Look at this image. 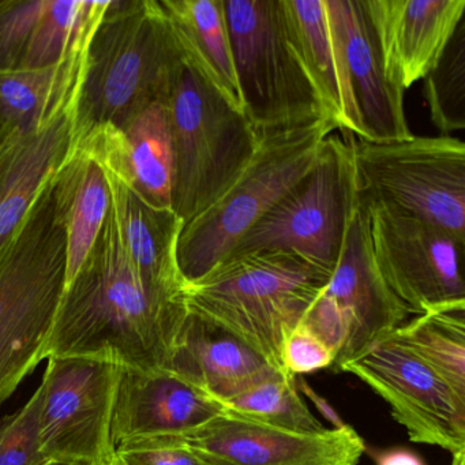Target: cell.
<instances>
[{
  "instance_id": "1f68e13d",
  "label": "cell",
  "mask_w": 465,
  "mask_h": 465,
  "mask_svg": "<svg viewBox=\"0 0 465 465\" xmlns=\"http://www.w3.org/2000/svg\"><path fill=\"white\" fill-rule=\"evenodd\" d=\"M124 465H208L197 453L168 437L143 438L116 446Z\"/></svg>"
},
{
  "instance_id": "4dcf8cb0",
  "label": "cell",
  "mask_w": 465,
  "mask_h": 465,
  "mask_svg": "<svg viewBox=\"0 0 465 465\" xmlns=\"http://www.w3.org/2000/svg\"><path fill=\"white\" fill-rule=\"evenodd\" d=\"M39 404L36 389L25 405L0 421V465H43L48 461L37 440Z\"/></svg>"
},
{
  "instance_id": "44dd1931",
  "label": "cell",
  "mask_w": 465,
  "mask_h": 465,
  "mask_svg": "<svg viewBox=\"0 0 465 465\" xmlns=\"http://www.w3.org/2000/svg\"><path fill=\"white\" fill-rule=\"evenodd\" d=\"M108 5L110 2H91L77 39L58 64L0 73V113L18 133L45 126L77 99L89 45Z\"/></svg>"
},
{
  "instance_id": "6da1fadb",
  "label": "cell",
  "mask_w": 465,
  "mask_h": 465,
  "mask_svg": "<svg viewBox=\"0 0 465 465\" xmlns=\"http://www.w3.org/2000/svg\"><path fill=\"white\" fill-rule=\"evenodd\" d=\"M187 315L184 298L157 292L138 273L111 203L96 244L64 290L45 355L133 371L167 369Z\"/></svg>"
},
{
  "instance_id": "30bf717a",
  "label": "cell",
  "mask_w": 465,
  "mask_h": 465,
  "mask_svg": "<svg viewBox=\"0 0 465 465\" xmlns=\"http://www.w3.org/2000/svg\"><path fill=\"white\" fill-rule=\"evenodd\" d=\"M407 307L383 282L370 239L369 214L359 198L328 284L312 302L301 325L333 353L331 370L340 371L405 323Z\"/></svg>"
},
{
  "instance_id": "e0dca14e",
  "label": "cell",
  "mask_w": 465,
  "mask_h": 465,
  "mask_svg": "<svg viewBox=\"0 0 465 465\" xmlns=\"http://www.w3.org/2000/svg\"><path fill=\"white\" fill-rule=\"evenodd\" d=\"M326 12L344 48L348 80L366 140L413 135L404 113V92L389 81L364 0H325Z\"/></svg>"
},
{
  "instance_id": "8992f818",
  "label": "cell",
  "mask_w": 465,
  "mask_h": 465,
  "mask_svg": "<svg viewBox=\"0 0 465 465\" xmlns=\"http://www.w3.org/2000/svg\"><path fill=\"white\" fill-rule=\"evenodd\" d=\"M168 113L173 211L186 225L230 189L254 156L260 137L246 115L186 55Z\"/></svg>"
},
{
  "instance_id": "7402d4cb",
  "label": "cell",
  "mask_w": 465,
  "mask_h": 465,
  "mask_svg": "<svg viewBox=\"0 0 465 465\" xmlns=\"http://www.w3.org/2000/svg\"><path fill=\"white\" fill-rule=\"evenodd\" d=\"M80 140L92 141L107 153L151 205L173 209V148L168 103L151 105L122 129L104 127Z\"/></svg>"
},
{
  "instance_id": "ba28073f",
  "label": "cell",
  "mask_w": 465,
  "mask_h": 465,
  "mask_svg": "<svg viewBox=\"0 0 465 465\" xmlns=\"http://www.w3.org/2000/svg\"><path fill=\"white\" fill-rule=\"evenodd\" d=\"M359 198L415 217L465 242V143L450 135L356 141Z\"/></svg>"
},
{
  "instance_id": "ac0fdd59",
  "label": "cell",
  "mask_w": 465,
  "mask_h": 465,
  "mask_svg": "<svg viewBox=\"0 0 465 465\" xmlns=\"http://www.w3.org/2000/svg\"><path fill=\"white\" fill-rule=\"evenodd\" d=\"M77 99L45 126L15 133L0 146V260L74 149Z\"/></svg>"
},
{
  "instance_id": "ffe728a7",
  "label": "cell",
  "mask_w": 465,
  "mask_h": 465,
  "mask_svg": "<svg viewBox=\"0 0 465 465\" xmlns=\"http://www.w3.org/2000/svg\"><path fill=\"white\" fill-rule=\"evenodd\" d=\"M167 369L224 404L262 381L284 375L232 334L192 312L184 321Z\"/></svg>"
},
{
  "instance_id": "836d02e7",
  "label": "cell",
  "mask_w": 465,
  "mask_h": 465,
  "mask_svg": "<svg viewBox=\"0 0 465 465\" xmlns=\"http://www.w3.org/2000/svg\"><path fill=\"white\" fill-rule=\"evenodd\" d=\"M296 386H298L299 391H301L302 394H304V396L312 400V404L320 411L321 415L333 426L331 429H342V427L347 426V423L340 418L336 410L329 404L328 400L323 399L321 394H318L303 377H296Z\"/></svg>"
},
{
  "instance_id": "cb8c5ba5",
  "label": "cell",
  "mask_w": 465,
  "mask_h": 465,
  "mask_svg": "<svg viewBox=\"0 0 465 465\" xmlns=\"http://www.w3.org/2000/svg\"><path fill=\"white\" fill-rule=\"evenodd\" d=\"M54 190L66 232V290L104 227L111 192L104 168L94 152L85 143H77L56 175Z\"/></svg>"
},
{
  "instance_id": "484cf974",
  "label": "cell",
  "mask_w": 465,
  "mask_h": 465,
  "mask_svg": "<svg viewBox=\"0 0 465 465\" xmlns=\"http://www.w3.org/2000/svg\"><path fill=\"white\" fill-rule=\"evenodd\" d=\"M393 336L465 397V306L424 312L402 323Z\"/></svg>"
},
{
  "instance_id": "8fae6325",
  "label": "cell",
  "mask_w": 465,
  "mask_h": 465,
  "mask_svg": "<svg viewBox=\"0 0 465 465\" xmlns=\"http://www.w3.org/2000/svg\"><path fill=\"white\" fill-rule=\"evenodd\" d=\"M39 385L37 440L54 461L103 465L115 456L113 416L121 367L85 358H48Z\"/></svg>"
},
{
  "instance_id": "d6a6232c",
  "label": "cell",
  "mask_w": 465,
  "mask_h": 465,
  "mask_svg": "<svg viewBox=\"0 0 465 465\" xmlns=\"http://www.w3.org/2000/svg\"><path fill=\"white\" fill-rule=\"evenodd\" d=\"M333 361L331 350L303 325L296 326L285 339L282 363L285 371L292 377L321 369H331Z\"/></svg>"
},
{
  "instance_id": "8d00e7d4",
  "label": "cell",
  "mask_w": 465,
  "mask_h": 465,
  "mask_svg": "<svg viewBox=\"0 0 465 465\" xmlns=\"http://www.w3.org/2000/svg\"><path fill=\"white\" fill-rule=\"evenodd\" d=\"M451 456H453V459H451L450 465H465V450L457 451Z\"/></svg>"
},
{
  "instance_id": "4fadbf2b",
  "label": "cell",
  "mask_w": 465,
  "mask_h": 465,
  "mask_svg": "<svg viewBox=\"0 0 465 465\" xmlns=\"http://www.w3.org/2000/svg\"><path fill=\"white\" fill-rule=\"evenodd\" d=\"M340 371L356 375L391 407L412 442L465 450V397L459 396L393 333Z\"/></svg>"
},
{
  "instance_id": "277c9868",
  "label": "cell",
  "mask_w": 465,
  "mask_h": 465,
  "mask_svg": "<svg viewBox=\"0 0 465 465\" xmlns=\"http://www.w3.org/2000/svg\"><path fill=\"white\" fill-rule=\"evenodd\" d=\"M54 181L0 260V404L47 359L66 287V232Z\"/></svg>"
},
{
  "instance_id": "9a60e30c",
  "label": "cell",
  "mask_w": 465,
  "mask_h": 465,
  "mask_svg": "<svg viewBox=\"0 0 465 465\" xmlns=\"http://www.w3.org/2000/svg\"><path fill=\"white\" fill-rule=\"evenodd\" d=\"M224 411V402L173 370L121 369L113 416L114 445L186 434Z\"/></svg>"
},
{
  "instance_id": "5b68a950",
  "label": "cell",
  "mask_w": 465,
  "mask_h": 465,
  "mask_svg": "<svg viewBox=\"0 0 465 465\" xmlns=\"http://www.w3.org/2000/svg\"><path fill=\"white\" fill-rule=\"evenodd\" d=\"M336 130L331 118H322L261 135L243 173L182 231L176 255L186 285L230 257L241 239L307 175L323 140Z\"/></svg>"
},
{
  "instance_id": "e575fe53",
  "label": "cell",
  "mask_w": 465,
  "mask_h": 465,
  "mask_svg": "<svg viewBox=\"0 0 465 465\" xmlns=\"http://www.w3.org/2000/svg\"><path fill=\"white\" fill-rule=\"evenodd\" d=\"M371 456L377 465H426L415 451L402 446L374 450Z\"/></svg>"
},
{
  "instance_id": "f546056e",
  "label": "cell",
  "mask_w": 465,
  "mask_h": 465,
  "mask_svg": "<svg viewBox=\"0 0 465 465\" xmlns=\"http://www.w3.org/2000/svg\"><path fill=\"white\" fill-rule=\"evenodd\" d=\"M47 0H0V73L23 69L32 31Z\"/></svg>"
},
{
  "instance_id": "7c38bea8",
  "label": "cell",
  "mask_w": 465,
  "mask_h": 465,
  "mask_svg": "<svg viewBox=\"0 0 465 465\" xmlns=\"http://www.w3.org/2000/svg\"><path fill=\"white\" fill-rule=\"evenodd\" d=\"M364 206L378 271L411 314L465 306V242L386 206Z\"/></svg>"
},
{
  "instance_id": "74e56055",
  "label": "cell",
  "mask_w": 465,
  "mask_h": 465,
  "mask_svg": "<svg viewBox=\"0 0 465 465\" xmlns=\"http://www.w3.org/2000/svg\"><path fill=\"white\" fill-rule=\"evenodd\" d=\"M103 465H124V464H122L121 460H119L118 457H116V453H115V456H114L113 459L108 460V461Z\"/></svg>"
},
{
  "instance_id": "7a4b0ae2",
  "label": "cell",
  "mask_w": 465,
  "mask_h": 465,
  "mask_svg": "<svg viewBox=\"0 0 465 465\" xmlns=\"http://www.w3.org/2000/svg\"><path fill=\"white\" fill-rule=\"evenodd\" d=\"M184 53L160 0L110 2L88 48L75 107V140L122 129L156 103H168Z\"/></svg>"
},
{
  "instance_id": "3957f363",
  "label": "cell",
  "mask_w": 465,
  "mask_h": 465,
  "mask_svg": "<svg viewBox=\"0 0 465 465\" xmlns=\"http://www.w3.org/2000/svg\"><path fill=\"white\" fill-rule=\"evenodd\" d=\"M331 276L290 252L232 255L186 285L184 301L189 312L224 329L290 375L282 363L285 339L301 325Z\"/></svg>"
},
{
  "instance_id": "4316f807",
  "label": "cell",
  "mask_w": 465,
  "mask_h": 465,
  "mask_svg": "<svg viewBox=\"0 0 465 465\" xmlns=\"http://www.w3.org/2000/svg\"><path fill=\"white\" fill-rule=\"evenodd\" d=\"M225 407L258 423L288 431L315 434L326 430L302 399L296 377L279 375L262 381L228 400Z\"/></svg>"
},
{
  "instance_id": "d4e9b609",
  "label": "cell",
  "mask_w": 465,
  "mask_h": 465,
  "mask_svg": "<svg viewBox=\"0 0 465 465\" xmlns=\"http://www.w3.org/2000/svg\"><path fill=\"white\" fill-rule=\"evenodd\" d=\"M184 55L242 110L224 0H160Z\"/></svg>"
},
{
  "instance_id": "d6986e66",
  "label": "cell",
  "mask_w": 465,
  "mask_h": 465,
  "mask_svg": "<svg viewBox=\"0 0 465 465\" xmlns=\"http://www.w3.org/2000/svg\"><path fill=\"white\" fill-rule=\"evenodd\" d=\"M85 143L104 168L119 232L130 260L146 284L171 298H184L178 266V242L184 223L171 208H157L141 197L116 163L89 140Z\"/></svg>"
},
{
  "instance_id": "d590c367",
  "label": "cell",
  "mask_w": 465,
  "mask_h": 465,
  "mask_svg": "<svg viewBox=\"0 0 465 465\" xmlns=\"http://www.w3.org/2000/svg\"><path fill=\"white\" fill-rule=\"evenodd\" d=\"M15 133H18L9 122L6 121L2 113H0V146L4 145L5 141L10 137V135L15 134Z\"/></svg>"
},
{
  "instance_id": "9c48e42d",
  "label": "cell",
  "mask_w": 465,
  "mask_h": 465,
  "mask_svg": "<svg viewBox=\"0 0 465 465\" xmlns=\"http://www.w3.org/2000/svg\"><path fill=\"white\" fill-rule=\"evenodd\" d=\"M358 203L350 141L331 133L312 170L241 239L230 257L290 252L333 273Z\"/></svg>"
},
{
  "instance_id": "f1b7e54d",
  "label": "cell",
  "mask_w": 465,
  "mask_h": 465,
  "mask_svg": "<svg viewBox=\"0 0 465 465\" xmlns=\"http://www.w3.org/2000/svg\"><path fill=\"white\" fill-rule=\"evenodd\" d=\"M89 5L86 0H47L32 31L23 69H43L61 62L85 23Z\"/></svg>"
},
{
  "instance_id": "5bb4252c",
  "label": "cell",
  "mask_w": 465,
  "mask_h": 465,
  "mask_svg": "<svg viewBox=\"0 0 465 465\" xmlns=\"http://www.w3.org/2000/svg\"><path fill=\"white\" fill-rule=\"evenodd\" d=\"M168 438L208 465H358L366 451L350 424L303 434L258 423L228 408L203 426Z\"/></svg>"
},
{
  "instance_id": "2e32d148",
  "label": "cell",
  "mask_w": 465,
  "mask_h": 465,
  "mask_svg": "<svg viewBox=\"0 0 465 465\" xmlns=\"http://www.w3.org/2000/svg\"><path fill=\"white\" fill-rule=\"evenodd\" d=\"M389 81L402 92L434 69L465 15V0H364Z\"/></svg>"
},
{
  "instance_id": "52a82bcc",
  "label": "cell",
  "mask_w": 465,
  "mask_h": 465,
  "mask_svg": "<svg viewBox=\"0 0 465 465\" xmlns=\"http://www.w3.org/2000/svg\"><path fill=\"white\" fill-rule=\"evenodd\" d=\"M224 12L242 110L258 137L331 118L293 42L284 0H224Z\"/></svg>"
},
{
  "instance_id": "603a6c76",
  "label": "cell",
  "mask_w": 465,
  "mask_h": 465,
  "mask_svg": "<svg viewBox=\"0 0 465 465\" xmlns=\"http://www.w3.org/2000/svg\"><path fill=\"white\" fill-rule=\"evenodd\" d=\"M291 35L337 129L366 140L348 80L344 48L325 0H284Z\"/></svg>"
},
{
  "instance_id": "f35d334b",
  "label": "cell",
  "mask_w": 465,
  "mask_h": 465,
  "mask_svg": "<svg viewBox=\"0 0 465 465\" xmlns=\"http://www.w3.org/2000/svg\"><path fill=\"white\" fill-rule=\"evenodd\" d=\"M43 465H78V464H70V462H62V461H54V460H48L47 462H45Z\"/></svg>"
},
{
  "instance_id": "83f0119b",
  "label": "cell",
  "mask_w": 465,
  "mask_h": 465,
  "mask_svg": "<svg viewBox=\"0 0 465 465\" xmlns=\"http://www.w3.org/2000/svg\"><path fill=\"white\" fill-rule=\"evenodd\" d=\"M423 96L430 119L442 135L465 129L464 18L434 69L424 77Z\"/></svg>"
}]
</instances>
